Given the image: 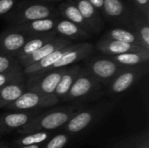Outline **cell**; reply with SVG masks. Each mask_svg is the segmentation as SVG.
I'll return each mask as SVG.
<instances>
[{"instance_id": "3", "label": "cell", "mask_w": 149, "mask_h": 148, "mask_svg": "<svg viewBox=\"0 0 149 148\" xmlns=\"http://www.w3.org/2000/svg\"><path fill=\"white\" fill-rule=\"evenodd\" d=\"M113 101H103L93 106L82 109L63 126L66 133L78 134L83 133L101 120L114 106Z\"/></svg>"}, {"instance_id": "22", "label": "cell", "mask_w": 149, "mask_h": 148, "mask_svg": "<svg viewBox=\"0 0 149 148\" xmlns=\"http://www.w3.org/2000/svg\"><path fill=\"white\" fill-rule=\"evenodd\" d=\"M109 58L116 62L117 64L125 66L132 67L142 65H147L149 60V51L127 52L115 56H107Z\"/></svg>"}, {"instance_id": "2", "label": "cell", "mask_w": 149, "mask_h": 148, "mask_svg": "<svg viewBox=\"0 0 149 148\" xmlns=\"http://www.w3.org/2000/svg\"><path fill=\"white\" fill-rule=\"evenodd\" d=\"M60 17L58 9L51 3L31 0L17 2L13 9L3 17L9 25H18L33 20Z\"/></svg>"}, {"instance_id": "9", "label": "cell", "mask_w": 149, "mask_h": 148, "mask_svg": "<svg viewBox=\"0 0 149 148\" xmlns=\"http://www.w3.org/2000/svg\"><path fill=\"white\" fill-rule=\"evenodd\" d=\"M148 72V64L125 67L109 84V91L113 94H120L131 88Z\"/></svg>"}, {"instance_id": "10", "label": "cell", "mask_w": 149, "mask_h": 148, "mask_svg": "<svg viewBox=\"0 0 149 148\" xmlns=\"http://www.w3.org/2000/svg\"><path fill=\"white\" fill-rule=\"evenodd\" d=\"M93 51V45L90 43L82 42L72 44L68 45L62 57L48 70L59 69L68 67L72 64H77L79 61L87 58Z\"/></svg>"}, {"instance_id": "35", "label": "cell", "mask_w": 149, "mask_h": 148, "mask_svg": "<svg viewBox=\"0 0 149 148\" xmlns=\"http://www.w3.org/2000/svg\"><path fill=\"white\" fill-rule=\"evenodd\" d=\"M0 148H10V147H2Z\"/></svg>"}, {"instance_id": "27", "label": "cell", "mask_w": 149, "mask_h": 148, "mask_svg": "<svg viewBox=\"0 0 149 148\" xmlns=\"http://www.w3.org/2000/svg\"><path fill=\"white\" fill-rule=\"evenodd\" d=\"M24 81V75L23 72L0 73V88L9 85L22 83Z\"/></svg>"}, {"instance_id": "18", "label": "cell", "mask_w": 149, "mask_h": 148, "mask_svg": "<svg viewBox=\"0 0 149 148\" xmlns=\"http://www.w3.org/2000/svg\"><path fill=\"white\" fill-rule=\"evenodd\" d=\"M58 10L59 16L62 18L66 19V20L79 25V27H81L87 32L93 35V32L90 25L82 17L79 8L77 7V5L73 2V0H65L64 2H62L58 6Z\"/></svg>"}, {"instance_id": "36", "label": "cell", "mask_w": 149, "mask_h": 148, "mask_svg": "<svg viewBox=\"0 0 149 148\" xmlns=\"http://www.w3.org/2000/svg\"><path fill=\"white\" fill-rule=\"evenodd\" d=\"M0 133H2V130H1V125H0Z\"/></svg>"}, {"instance_id": "28", "label": "cell", "mask_w": 149, "mask_h": 148, "mask_svg": "<svg viewBox=\"0 0 149 148\" xmlns=\"http://www.w3.org/2000/svg\"><path fill=\"white\" fill-rule=\"evenodd\" d=\"M69 141V135L67 133H60L53 136L49 140L45 147L41 148H63Z\"/></svg>"}, {"instance_id": "4", "label": "cell", "mask_w": 149, "mask_h": 148, "mask_svg": "<svg viewBox=\"0 0 149 148\" xmlns=\"http://www.w3.org/2000/svg\"><path fill=\"white\" fill-rule=\"evenodd\" d=\"M58 102L59 99L54 94H40L25 91L17 99L5 108L13 112L43 111V109L57 106Z\"/></svg>"}, {"instance_id": "29", "label": "cell", "mask_w": 149, "mask_h": 148, "mask_svg": "<svg viewBox=\"0 0 149 148\" xmlns=\"http://www.w3.org/2000/svg\"><path fill=\"white\" fill-rule=\"evenodd\" d=\"M132 2L134 3V7L146 18L149 19L148 0H132Z\"/></svg>"}, {"instance_id": "15", "label": "cell", "mask_w": 149, "mask_h": 148, "mask_svg": "<svg viewBox=\"0 0 149 148\" xmlns=\"http://www.w3.org/2000/svg\"><path fill=\"white\" fill-rule=\"evenodd\" d=\"M60 17H61L42 18V19L33 20L28 23H24L22 24H18V25H9V26L15 30L23 31L30 36H38L54 31V27Z\"/></svg>"}, {"instance_id": "8", "label": "cell", "mask_w": 149, "mask_h": 148, "mask_svg": "<svg viewBox=\"0 0 149 148\" xmlns=\"http://www.w3.org/2000/svg\"><path fill=\"white\" fill-rule=\"evenodd\" d=\"M134 5L128 6L122 0H104L101 15L103 19L130 30Z\"/></svg>"}, {"instance_id": "33", "label": "cell", "mask_w": 149, "mask_h": 148, "mask_svg": "<svg viewBox=\"0 0 149 148\" xmlns=\"http://www.w3.org/2000/svg\"><path fill=\"white\" fill-rule=\"evenodd\" d=\"M41 145H32V146H22L19 148H41Z\"/></svg>"}, {"instance_id": "12", "label": "cell", "mask_w": 149, "mask_h": 148, "mask_svg": "<svg viewBox=\"0 0 149 148\" xmlns=\"http://www.w3.org/2000/svg\"><path fill=\"white\" fill-rule=\"evenodd\" d=\"M72 44V42L71 40L62 38V37H59V36H56L54 38H52L51 41L46 43L41 48L37 50L35 52H33L32 54L28 56L24 60L20 61L19 65L22 67V69H24V68L37 63L38 61L41 60L42 58H45L46 56L50 55L51 53L54 52L55 51L65 48Z\"/></svg>"}, {"instance_id": "24", "label": "cell", "mask_w": 149, "mask_h": 148, "mask_svg": "<svg viewBox=\"0 0 149 148\" xmlns=\"http://www.w3.org/2000/svg\"><path fill=\"white\" fill-rule=\"evenodd\" d=\"M102 38L112 39V40H116V41H120V42H123L127 44L140 45L143 47L138 36L133 31H130L128 29L122 28V27H115V28L108 30Z\"/></svg>"}, {"instance_id": "17", "label": "cell", "mask_w": 149, "mask_h": 148, "mask_svg": "<svg viewBox=\"0 0 149 148\" xmlns=\"http://www.w3.org/2000/svg\"><path fill=\"white\" fill-rule=\"evenodd\" d=\"M79 8L82 17L90 25L93 34H98L104 27V19L100 11H98L87 0H73Z\"/></svg>"}, {"instance_id": "34", "label": "cell", "mask_w": 149, "mask_h": 148, "mask_svg": "<svg viewBox=\"0 0 149 148\" xmlns=\"http://www.w3.org/2000/svg\"><path fill=\"white\" fill-rule=\"evenodd\" d=\"M134 148H149L148 147V141L146 142V143H144V144H141V145H139V146H137L136 147Z\"/></svg>"}, {"instance_id": "21", "label": "cell", "mask_w": 149, "mask_h": 148, "mask_svg": "<svg viewBox=\"0 0 149 148\" xmlns=\"http://www.w3.org/2000/svg\"><path fill=\"white\" fill-rule=\"evenodd\" d=\"M80 70H81V66L79 65H73L72 66L67 67L65 72L61 77L54 91V95L57 98H58L59 99H63L67 95L74 81L76 80Z\"/></svg>"}, {"instance_id": "14", "label": "cell", "mask_w": 149, "mask_h": 148, "mask_svg": "<svg viewBox=\"0 0 149 148\" xmlns=\"http://www.w3.org/2000/svg\"><path fill=\"white\" fill-rule=\"evenodd\" d=\"M96 48L99 51L103 53L105 56H115V55H120V54H123L127 52L148 51L140 45L127 44V43L112 40V39H108L105 38H101L98 41L96 44Z\"/></svg>"}, {"instance_id": "25", "label": "cell", "mask_w": 149, "mask_h": 148, "mask_svg": "<svg viewBox=\"0 0 149 148\" xmlns=\"http://www.w3.org/2000/svg\"><path fill=\"white\" fill-rule=\"evenodd\" d=\"M51 136L49 132H35L28 134H24L20 139L17 140L15 143L17 146H32V145H40L41 143L47 140Z\"/></svg>"}, {"instance_id": "32", "label": "cell", "mask_w": 149, "mask_h": 148, "mask_svg": "<svg viewBox=\"0 0 149 148\" xmlns=\"http://www.w3.org/2000/svg\"><path fill=\"white\" fill-rule=\"evenodd\" d=\"M34 2H38V3H58L63 0H31Z\"/></svg>"}, {"instance_id": "7", "label": "cell", "mask_w": 149, "mask_h": 148, "mask_svg": "<svg viewBox=\"0 0 149 148\" xmlns=\"http://www.w3.org/2000/svg\"><path fill=\"white\" fill-rule=\"evenodd\" d=\"M122 66L107 56L95 57L87 62V72L101 84L108 85L123 69Z\"/></svg>"}, {"instance_id": "13", "label": "cell", "mask_w": 149, "mask_h": 148, "mask_svg": "<svg viewBox=\"0 0 149 148\" xmlns=\"http://www.w3.org/2000/svg\"><path fill=\"white\" fill-rule=\"evenodd\" d=\"M43 111H24V112H12L3 114L0 117V125L2 133L17 130L27 123H29L33 118L38 116Z\"/></svg>"}, {"instance_id": "16", "label": "cell", "mask_w": 149, "mask_h": 148, "mask_svg": "<svg viewBox=\"0 0 149 148\" xmlns=\"http://www.w3.org/2000/svg\"><path fill=\"white\" fill-rule=\"evenodd\" d=\"M54 31L56 32L57 36L65 38L71 41L72 40H84L88 39L93 37V34L87 32L79 25L60 17L55 27Z\"/></svg>"}, {"instance_id": "6", "label": "cell", "mask_w": 149, "mask_h": 148, "mask_svg": "<svg viewBox=\"0 0 149 148\" xmlns=\"http://www.w3.org/2000/svg\"><path fill=\"white\" fill-rule=\"evenodd\" d=\"M67 67L45 71L27 77L25 89L40 94H54V91Z\"/></svg>"}, {"instance_id": "20", "label": "cell", "mask_w": 149, "mask_h": 148, "mask_svg": "<svg viewBox=\"0 0 149 148\" xmlns=\"http://www.w3.org/2000/svg\"><path fill=\"white\" fill-rule=\"evenodd\" d=\"M130 31H133L141 40L142 46L149 51V19L141 14L134 7Z\"/></svg>"}, {"instance_id": "11", "label": "cell", "mask_w": 149, "mask_h": 148, "mask_svg": "<svg viewBox=\"0 0 149 148\" xmlns=\"http://www.w3.org/2000/svg\"><path fill=\"white\" fill-rule=\"evenodd\" d=\"M33 36L8 26L0 32V51L17 57L24 44Z\"/></svg>"}, {"instance_id": "30", "label": "cell", "mask_w": 149, "mask_h": 148, "mask_svg": "<svg viewBox=\"0 0 149 148\" xmlns=\"http://www.w3.org/2000/svg\"><path fill=\"white\" fill-rule=\"evenodd\" d=\"M17 0H0V17L8 14L17 3Z\"/></svg>"}, {"instance_id": "31", "label": "cell", "mask_w": 149, "mask_h": 148, "mask_svg": "<svg viewBox=\"0 0 149 148\" xmlns=\"http://www.w3.org/2000/svg\"><path fill=\"white\" fill-rule=\"evenodd\" d=\"M98 11L101 13L102 8H103V2L104 0H87Z\"/></svg>"}, {"instance_id": "19", "label": "cell", "mask_w": 149, "mask_h": 148, "mask_svg": "<svg viewBox=\"0 0 149 148\" xmlns=\"http://www.w3.org/2000/svg\"><path fill=\"white\" fill-rule=\"evenodd\" d=\"M57 36L56 32L54 31H50L48 33H45L42 35H38V36H33L31 37L22 47V49L19 51V52L17 55V59L18 63L24 58H26L28 56L35 52L37 50L41 48L43 45H45L46 43L51 41L52 38H54Z\"/></svg>"}, {"instance_id": "1", "label": "cell", "mask_w": 149, "mask_h": 148, "mask_svg": "<svg viewBox=\"0 0 149 148\" xmlns=\"http://www.w3.org/2000/svg\"><path fill=\"white\" fill-rule=\"evenodd\" d=\"M82 109H84L82 106H71L42 112L25 126L17 129V133L24 135L35 132H48L63 127L72 117Z\"/></svg>"}, {"instance_id": "37", "label": "cell", "mask_w": 149, "mask_h": 148, "mask_svg": "<svg viewBox=\"0 0 149 148\" xmlns=\"http://www.w3.org/2000/svg\"><path fill=\"white\" fill-rule=\"evenodd\" d=\"M130 1H132V0H130Z\"/></svg>"}, {"instance_id": "5", "label": "cell", "mask_w": 149, "mask_h": 148, "mask_svg": "<svg viewBox=\"0 0 149 148\" xmlns=\"http://www.w3.org/2000/svg\"><path fill=\"white\" fill-rule=\"evenodd\" d=\"M101 83L93 78L87 70H80L76 80L64 101H82L93 98L101 90Z\"/></svg>"}, {"instance_id": "26", "label": "cell", "mask_w": 149, "mask_h": 148, "mask_svg": "<svg viewBox=\"0 0 149 148\" xmlns=\"http://www.w3.org/2000/svg\"><path fill=\"white\" fill-rule=\"evenodd\" d=\"M23 72L16 57L0 51V73Z\"/></svg>"}, {"instance_id": "23", "label": "cell", "mask_w": 149, "mask_h": 148, "mask_svg": "<svg viewBox=\"0 0 149 148\" xmlns=\"http://www.w3.org/2000/svg\"><path fill=\"white\" fill-rule=\"evenodd\" d=\"M25 82L5 85L0 88V108H5L7 106L17 99L24 92Z\"/></svg>"}]
</instances>
